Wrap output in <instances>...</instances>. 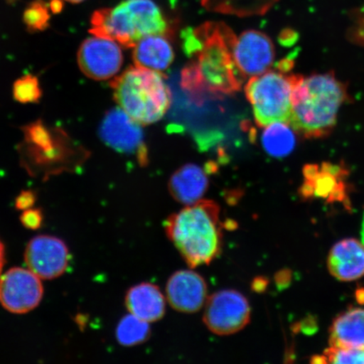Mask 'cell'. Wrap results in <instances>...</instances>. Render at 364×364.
I'll return each mask as SVG.
<instances>
[{"label":"cell","instance_id":"cell-1","mask_svg":"<svg viewBox=\"0 0 364 364\" xmlns=\"http://www.w3.org/2000/svg\"><path fill=\"white\" fill-rule=\"evenodd\" d=\"M236 36L221 22H207L184 33V48L193 60L181 72V86L196 103L233 95L242 86L234 58Z\"/></svg>","mask_w":364,"mask_h":364},{"label":"cell","instance_id":"cell-2","mask_svg":"<svg viewBox=\"0 0 364 364\" xmlns=\"http://www.w3.org/2000/svg\"><path fill=\"white\" fill-rule=\"evenodd\" d=\"M347 88L334 75H295L289 125L306 138H320L333 129Z\"/></svg>","mask_w":364,"mask_h":364},{"label":"cell","instance_id":"cell-3","mask_svg":"<svg viewBox=\"0 0 364 364\" xmlns=\"http://www.w3.org/2000/svg\"><path fill=\"white\" fill-rule=\"evenodd\" d=\"M220 208L209 200L188 205L168 218V237L190 267L207 265L220 255L223 234Z\"/></svg>","mask_w":364,"mask_h":364},{"label":"cell","instance_id":"cell-4","mask_svg":"<svg viewBox=\"0 0 364 364\" xmlns=\"http://www.w3.org/2000/svg\"><path fill=\"white\" fill-rule=\"evenodd\" d=\"M90 33L134 48L145 36L170 38L174 30L169 20L153 0H124L112 8L93 14Z\"/></svg>","mask_w":364,"mask_h":364},{"label":"cell","instance_id":"cell-5","mask_svg":"<svg viewBox=\"0 0 364 364\" xmlns=\"http://www.w3.org/2000/svg\"><path fill=\"white\" fill-rule=\"evenodd\" d=\"M111 87L120 108L140 125L161 120L171 106V90L161 72L131 67L112 80Z\"/></svg>","mask_w":364,"mask_h":364},{"label":"cell","instance_id":"cell-6","mask_svg":"<svg viewBox=\"0 0 364 364\" xmlns=\"http://www.w3.org/2000/svg\"><path fill=\"white\" fill-rule=\"evenodd\" d=\"M22 156L23 166L29 174L48 179L49 176L78 167L82 159L67 156L74 153V144L62 131L49 129L40 122L26 130V140Z\"/></svg>","mask_w":364,"mask_h":364},{"label":"cell","instance_id":"cell-7","mask_svg":"<svg viewBox=\"0 0 364 364\" xmlns=\"http://www.w3.org/2000/svg\"><path fill=\"white\" fill-rule=\"evenodd\" d=\"M294 77L281 70L267 71L250 79L245 87V95L258 126L275 122L289 124Z\"/></svg>","mask_w":364,"mask_h":364},{"label":"cell","instance_id":"cell-8","mask_svg":"<svg viewBox=\"0 0 364 364\" xmlns=\"http://www.w3.org/2000/svg\"><path fill=\"white\" fill-rule=\"evenodd\" d=\"M250 318L248 300L237 291H218L205 304L203 321L216 335L235 334L248 325Z\"/></svg>","mask_w":364,"mask_h":364},{"label":"cell","instance_id":"cell-9","mask_svg":"<svg viewBox=\"0 0 364 364\" xmlns=\"http://www.w3.org/2000/svg\"><path fill=\"white\" fill-rule=\"evenodd\" d=\"M100 136L103 142L116 151L131 154L141 166L147 165L148 149L141 125L132 119L122 108H114L103 118Z\"/></svg>","mask_w":364,"mask_h":364},{"label":"cell","instance_id":"cell-10","mask_svg":"<svg viewBox=\"0 0 364 364\" xmlns=\"http://www.w3.org/2000/svg\"><path fill=\"white\" fill-rule=\"evenodd\" d=\"M43 292L41 279L29 269L14 267L0 277V304L9 312L21 315L33 311Z\"/></svg>","mask_w":364,"mask_h":364},{"label":"cell","instance_id":"cell-11","mask_svg":"<svg viewBox=\"0 0 364 364\" xmlns=\"http://www.w3.org/2000/svg\"><path fill=\"white\" fill-rule=\"evenodd\" d=\"M28 269L43 280L55 279L67 271L70 250L61 239L38 235L31 239L25 250Z\"/></svg>","mask_w":364,"mask_h":364},{"label":"cell","instance_id":"cell-12","mask_svg":"<svg viewBox=\"0 0 364 364\" xmlns=\"http://www.w3.org/2000/svg\"><path fill=\"white\" fill-rule=\"evenodd\" d=\"M122 61L124 56L119 44L97 36L86 39L78 53L81 71L95 80L111 79L119 72Z\"/></svg>","mask_w":364,"mask_h":364},{"label":"cell","instance_id":"cell-13","mask_svg":"<svg viewBox=\"0 0 364 364\" xmlns=\"http://www.w3.org/2000/svg\"><path fill=\"white\" fill-rule=\"evenodd\" d=\"M272 40L258 31H247L236 38L234 58L236 66L245 78L268 71L274 61Z\"/></svg>","mask_w":364,"mask_h":364},{"label":"cell","instance_id":"cell-14","mask_svg":"<svg viewBox=\"0 0 364 364\" xmlns=\"http://www.w3.org/2000/svg\"><path fill=\"white\" fill-rule=\"evenodd\" d=\"M166 297L171 306L177 311L198 312L207 302L206 282L194 271L176 272L168 281Z\"/></svg>","mask_w":364,"mask_h":364},{"label":"cell","instance_id":"cell-15","mask_svg":"<svg viewBox=\"0 0 364 364\" xmlns=\"http://www.w3.org/2000/svg\"><path fill=\"white\" fill-rule=\"evenodd\" d=\"M304 182L300 188L304 198H326L331 203L345 201L347 198L343 181L345 171L328 163L309 165L304 169Z\"/></svg>","mask_w":364,"mask_h":364},{"label":"cell","instance_id":"cell-16","mask_svg":"<svg viewBox=\"0 0 364 364\" xmlns=\"http://www.w3.org/2000/svg\"><path fill=\"white\" fill-rule=\"evenodd\" d=\"M327 267L332 277L341 282H351L364 276V245L348 238L331 247L327 257Z\"/></svg>","mask_w":364,"mask_h":364},{"label":"cell","instance_id":"cell-17","mask_svg":"<svg viewBox=\"0 0 364 364\" xmlns=\"http://www.w3.org/2000/svg\"><path fill=\"white\" fill-rule=\"evenodd\" d=\"M208 183L207 174L201 167L194 164H188L172 175L169 190L177 202L188 206L203 199Z\"/></svg>","mask_w":364,"mask_h":364},{"label":"cell","instance_id":"cell-18","mask_svg":"<svg viewBox=\"0 0 364 364\" xmlns=\"http://www.w3.org/2000/svg\"><path fill=\"white\" fill-rule=\"evenodd\" d=\"M125 303L132 315L148 323L161 320L165 315V296L152 284L133 287L126 295Z\"/></svg>","mask_w":364,"mask_h":364},{"label":"cell","instance_id":"cell-19","mask_svg":"<svg viewBox=\"0 0 364 364\" xmlns=\"http://www.w3.org/2000/svg\"><path fill=\"white\" fill-rule=\"evenodd\" d=\"M165 36H145L134 47L133 58L135 66L162 72L174 60V51Z\"/></svg>","mask_w":364,"mask_h":364},{"label":"cell","instance_id":"cell-20","mask_svg":"<svg viewBox=\"0 0 364 364\" xmlns=\"http://www.w3.org/2000/svg\"><path fill=\"white\" fill-rule=\"evenodd\" d=\"M331 346L364 348V308H353L335 318L330 329Z\"/></svg>","mask_w":364,"mask_h":364},{"label":"cell","instance_id":"cell-21","mask_svg":"<svg viewBox=\"0 0 364 364\" xmlns=\"http://www.w3.org/2000/svg\"><path fill=\"white\" fill-rule=\"evenodd\" d=\"M284 122H275L267 126L262 136V143L265 151L274 157H284L293 151L296 139L294 129Z\"/></svg>","mask_w":364,"mask_h":364},{"label":"cell","instance_id":"cell-22","mask_svg":"<svg viewBox=\"0 0 364 364\" xmlns=\"http://www.w3.org/2000/svg\"><path fill=\"white\" fill-rule=\"evenodd\" d=\"M149 323L129 313V315L122 318L117 327L116 336L118 343L126 347L144 343L149 336Z\"/></svg>","mask_w":364,"mask_h":364},{"label":"cell","instance_id":"cell-23","mask_svg":"<svg viewBox=\"0 0 364 364\" xmlns=\"http://www.w3.org/2000/svg\"><path fill=\"white\" fill-rule=\"evenodd\" d=\"M48 4L43 0L31 3L24 12V22L30 31H43L48 26L50 20Z\"/></svg>","mask_w":364,"mask_h":364},{"label":"cell","instance_id":"cell-24","mask_svg":"<svg viewBox=\"0 0 364 364\" xmlns=\"http://www.w3.org/2000/svg\"><path fill=\"white\" fill-rule=\"evenodd\" d=\"M42 95L38 80L33 75H26L14 85V97L21 103H34Z\"/></svg>","mask_w":364,"mask_h":364},{"label":"cell","instance_id":"cell-25","mask_svg":"<svg viewBox=\"0 0 364 364\" xmlns=\"http://www.w3.org/2000/svg\"><path fill=\"white\" fill-rule=\"evenodd\" d=\"M326 363L364 364V348H340L331 346L324 353Z\"/></svg>","mask_w":364,"mask_h":364},{"label":"cell","instance_id":"cell-26","mask_svg":"<svg viewBox=\"0 0 364 364\" xmlns=\"http://www.w3.org/2000/svg\"><path fill=\"white\" fill-rule=\"evenodd\" d=\"M21 223L27 230H36L43 225V215L40 208H29L21 213Z\"/></svg>","mask_w":364,"mask_h":364},{"label":"cell","instance_id":"cell-27","mask_svg":"<svg viewBox=\"0 0 364 364\" xmlns=\"http://www.w3.org/2000/svg\"><path fill=\"white\" fill-rule=\"evenodd\" d=\"M36 196L31 191H24L16 200V208L18 210L24 211L31 208L36 203Z\"/></svg>","mask_w":364,"mask_h":364},{"label":"cell","instance_id":"cell-28","mask_svg":"<svg viewBox=\"0 0 364 364\" xmlns=\"http://www.w3.org/2000/svg\"><path fill=\"white\" fill-rule=\"evenodd\" d=\"M50 11L54 14L60 13L63 8V0H52L48 4Z\"/></svg>","mask_w":364,"mask_h":364},{"label":"cell","instance_id":"cell-29","mask_svg":"<svg viewBox=\"0 0 364 364\" xmlns=\"http://www.w3.org/2000/svg\"><path fill=\"white\" fill-rule=\"evenodd\" d=\"M267 286V281L265 279H256L253 282V289L257 292H262L266 289Z\"/></svg>","mask_w":364,"mask_h":364},{"label":"cell","instance_id":"cell-30","mask_svg":"<svg viewBox=\"0 0 364 364\" xmlns=\"http://www.w3.org/2000/svg\"><path fill=\"white\" fill-rule=\"evenodd\" d=\"M4 262H6V252H4V245L0 240V277H1Z\"/></svg>","mask_w":364,"mask_h":364},{"label":"cell","instance_id":"cell-31","mask_svg":"<svg viewBox=\"0 0 364 364\" xmlns=\"http://www.w3.org/2000/svg\"><path fill=\"white\" fill-rule=\"evenodd\" d=\"M356 299L359 304H364V289H358L356 292Z\"/></svg>","mask_w":364,"mask_h":364},{"label":"cell","instance_id":"cell-32","mask_svg":"<svg viewBox=\"0 0 364 364\" xmlns=\"http://www.w3.org/2000/svg\"><path fill=\"white\" fill-rule=\"evenodd\" d=\"M65 1L73 4H78L85 1V0H65Z\"/></svg>","mask_w":364,"mask_h":364}]
</instances>
